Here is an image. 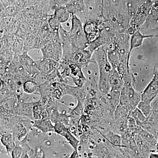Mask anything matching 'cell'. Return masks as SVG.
I'll return each mask as SVG.
<instances>
[{
  "label": "cell",
  "instance_id": "6da1fadb",
  "mask_svg": "<svg viewBox=\"0 0 158 158\" xmlns=\"http://www.w3.org/2000/svg\"><path fill=\"white\" fill-rule=\"evenodd\" d=\"M92 57L98 65L99 70V79L98 85V90L103 95H108L111 90L110 79L113 68L108 59L107 52L103 46L94 52Z\"/></svg>",
  "mask_w": 158,
  "mask_h": 158
},
{
  "label": "cell",
  "instance_id": "7a4b0ae2",
  "mask_svg": "<svg viewBox=\"0 0 158 158\" xmlns=\"http://www.w3.org/2000/svg\"><path fill=\"white\" fill-rule=\"evenodd\" d=\"M71 17V26L69 33L72 45L77 49H85L90 43L85 35L84 26L76 15H72Z\"/></svg>",
  "mask_w": 158,
  "mask_h": 158
},
{
  "label": "cell",
  "instance_id": "3957f363",
  "mask_svg": "<svg viewBox=\"0 0 158 158\" xmlns=\"http://www.w3.org/2000/svg\"><path fill=\"white\" fill-rule=\"evenodd\" d=\"M58 69L63 78L68 77L73 80L77 87L82 88L86 82L82 69L76 63L71 62L61 61Z\"/></svg>",
  "mask_w": 158,
  "mask_h": 158
},
{
  "label": "cell",
  "instance_id": "277c9868",
  "mask_svg": "<svg viewBox=\"0 0 158 158\" xmlns=\"http://www.w3.org/2000/svg\"><path fill=\"white\" fill-rule=\"evenodd\" d=\"M93 55L86 48L76 49L73 53L71 62L78 65L82 69L87 67L91 62L95 63L92 58Z\"/></svg>",
  "mask_w": 158,
  "mask_h": 158
},
{
  "label": "cell",
  "instance_id": "5b68a950",
  "mask_svg": "<svg viewBox=\"0 0 158 158\" xmlns=\"http://www.w3.org/2000/svg\"><path fill=\"white\" fill-rule=\"evenodd\" d=\"M19 61L23 68L32 78L40 73L37 68L36 61H34L28 53H23L20 55Z\"/></svg>",
  "mask_w": 158,
  "mask_h": 158
},
{
  "label": "cell",
  "instance_id": "8992f818",
  "mask_svg": "<svg viewBox=\"0 0 158 158\" xmlns=\"http://www.w3.org/2000/svg\"><path fill=\"white\" fill-rule=\"evenodd\" d=\"M158 95V77L155 74L153 78L141 93V101L151 102Z\"/></svg>",
  "mask_w": 158,
  "mask_h": 158
},
{
  "label": "cell",
  "instance_id": "52a82bcc",
  "mask_svg": "<svg viewBox=\"0 0 158 158\" xmlns=\"http://www.w3.org/2000/svg\"><path fill=\"white\" fill-rule=\"evenodd\" d=\"M84 31L89 43L94 41L101 35L103 29L99 28V24L95 21L87 22L84 25Z\"/></svg>",
  "mask_w": 158,
  "mask_h": 158
},
{
  "label": "cell",
  "instance_id": "ba28073f",
  "mask_svg": "<svg viewBox=\"0 0 158 158\" xmlns=\"http://www.w3.org/2000/svg\"><path fill=\"white\" fill-rule=\"evenodd\" d=\"M40 72L45 75L52 73L59 67V62L53 59L41 58L36 61Z\"/></svg>",
  "mask_w": 158,
  "mask_h": 158
},
{
  "label": "cell",
  "instance_id": "9c48e42d",
  "mask_svg": "<svg viewBox=\"0 0 158 158\" xmlns=\"http://www.w3.org/2000/svg\"><path fill=\"white\" fill-rule=\"evenodd\" d=\"M44 45L37 34H28L24 41L23 53H28L32 50H40Z\"/></svg>",
  "mask_w": 158,
  "mask_h": 158
},
{
  "label": "cell",
  "instance_id": "30bf717a",
  "mask_svg": "<svg viewBox=\"0 0 158 158\" xmlns=\"http://www.w3.org/2000/svg\"><path fill=\"white\" fill-rule=\"evenodd\" d=\"M158 37V35H143L140 31H137L133 34L131 40V44H130V49L128 54L127 59V65L128 68L129 69V60L131 54L133 49L137 48L141 46L143 43V40L146 38L149 37Z\"/></svg>",
  "mask_w": 158,
  "mask_h": 158
},
{
  "label": "cell",
  "instance_id": "8fae6325",
  "mask_svg": "<svg viewBox=\"0 0 158 158\" xmlns=\"http://www.w3.org/2000/svg\"><path fill=\"white\" fill-rule=\"evenodd\" d=\"M110 83L111 88L110 92L120 93L124 82L122 78L113 69L110 76Z\"/></svg>",
  "mask_w": 158,
  "mask_h": 158
},
{
  "label": "cell",
  "instance_id": "7c38bea8",
  "mask_svg": "<svg viewBox=\"0 0 158 158\" xmlns=\"http://www.w3.org/2000/svg\"><path fill=\"white\" fill-rule=\"evenodd\" d=\"M55 130L56 132L58 134L65 136V138L69 141V143L71 144L72 146L77 151L78 145L79 141L73 137L69 132L68 131L62 123H56L55 125Z\"/></svg>",
  "mask_w": 158,
  "mask_h": 158
},
{
  "label": "cell",
  "instance_id": "4fadbf2b",
  "mask_svg": "<svg viewBox=\"0 0 158 158\" xmlns=\"http://www.w3.org/2000/svg\"><path fill=\"white\" fill-rule=\"evenodd\" d=\"M70 15L65 6H57L54 9L53 15L61 23L66 22Z\"/></svg>",
  "mask_w": 158,
  "mask_h": 158
},
{
  "label": "cell",
  "instance_id": "5bb4252c",
  "mask_svg": "<svg viewBox=\"0 0 158 158\" xmlns=\"http://www.w3.org/2000/svg\"><path fill=\"white\" fill-rule=\"evenodd\" d=\"M139 135L141 137L144 141L149 144L151 147H155L156 148L157 139L154 135L148 131L140 128L139 132Z\"/></svg>",
  "mask_w": 158,
  "mask_h": 158
},
{
  "label": "cell",
  "instance_id": "9a60e30c",
  "mask_svg": "<svg viewBox=\"0 0 158 158\" xmlns=\"http://www.w3.org/2000/svg\"><path fill=\"white\" fill-rule=\"evenodd\" d=\"M15 35L8 33L1 37V48L10 50L15 40Z\"/></svg>",
  "mask_w": 158,
  "mask_h": 158
},
{
  "label": "cell",
  "instance_id": "2e32d148",
  "mask_svg": "<svg viewBox=\"0 0 158 158\" xmlns=\"http://www.w3.org/2000/svg\"><path fill=\"white\" fill-rule=\"evenodd\" d=\"M19 13V9L15 6H9L5 8L1 13V18H16Z\"/></svg>",
  "mask_w": 158,
  "mask_h": 158
},
{
  "label": "cell",
  "instance_id": "e0dca14e",
  "mask_svg": "<svg viewBox=\"0 0 158 158\" xmlns=\"http://www.w3.org/2000/svg\"><path fill=\"white\" fill-rule=\"evenodd\" d=\"M24 39L15 36V40L10 50L13 54L20 55L23 53Z\"/></svg>",
  "mask_w": 158,
  "mask_h": 158
},
{
  "label": "cell",
  "instance_id": "ac0fdd59",
  "mask_svg": "<svg viewBox=\"0 0 158 158\" xmlns=\"http://www.w3.org/2000/svg\"><path fill=\"white\" fill-rule=\"evenodd\" d=\"M40 50L42 54V58L53 59L54 45L52 41L45 44Z\"/></svg>",
  "mask_w": 158,
  "mask_h": 158
},
{
  "label": "cell",
  "instance_id": "d6986e66",
  "mask_svg": "<svg viewBox=\"0 0 158 158\" xmlns=\"http://www.w3.org/2000/svg\"><path fill=\"white\" fill-rule=\"evenodd\" d=\"M23 90L26 93L32 94L37 90L38 85L33 80H29L24 82L23 85Z\"/></svg>",
  "mask_w": 158,
  "mask_h": 158
},
{
  "label": "cell",
  "instance_id": "ffe728a7",
  "mask_svg": "<svg viewBox=\"0 0 158 158\" xmlns=\"http://www.w3.org/2000/svg\"><path fill=\"white\" fill-rule=\"evenodd\" d=\"M48 23L51 31L54 33H59L61 23L54 16L53 14L49 15Z\"/></svg>",
  "mask_w": 158,
  "mask_h": 158
},
{
  "label": "cell",
  "instance_id": "44dd1931",
  "mask_svg": "<svg viewBox=\"0 0 158 158\" xmlns=\"http://www.w3.org/2000/svg\"><path fill=\"white\" fill-rule=\"evenodd\" d=\"M151 103V102L141 101L137 107L146 117L149 116L152 112Z\"/></svg>",
  "mask_w": 158,
  "mask_h": 158
},
{
  "label": "cell",
  "instance_id": "7402d4cb",
  "mask_svg": "<svg viewBox=\"0 0 158 158\" xmlns=\"http://www.w3.org/2000/svg\"><path fill=\"white\" fill-rule=\"evenodd\" d=\"M129 116H131L138 123H142L147 121L148 118L138 108L130 113Z\"/></svg>",
  "mask_w": 158,
  "mask_h": 158
},
{
  "label": "cell",
  "instance_id": "603a6c76",
  "mask_svg": "<svg viewBox=\"0 0 158 158\" xmlns=\"http://www.w3.org/2000/svg\"><path fill=\"white\" fill-rule=\"evenodd\" d=\"M107 139L111 142V143L115 144V145L120 146L121 145V139L120 137L116 135H110L107 137Z\"/></svg>",
  "mask_w": 158,
  "mask_h": 158
},
{
  "label": "cell",
  "instance_id": "cb8c5ba5",
  "mask_svg": "<svg viewBox=\"0 0 158 158\" xmlns=\"http://www.w3.org/2000/svg\"><path fill=\"white\" fill-rule=\"evenodd\" d=\"M151 107L152 111H158V95L152 102Z\"/></svg>",
  "mask_w": 158,
  "mask_h": 158
},
{
  "label": "cell",
  "instance_id": "d4e9b609",
  "mask_svg": "<svg viewBox=\"0 0 158 158\" xmlns=\"http://www.w3.org/2000/svg\"><path fill=\"white\" fill-rule=\"evenodd\" d=\"M148 158H158V153L157 152H151L150 153Z\"/></svg>",
  "mask_w": 158,
  "mask_h": 158
},
{
  "label": "cell",
  "instance_id": "484cf974",
  "mask_svg": "<svg viewBox=\"0 0 158 158\" xmlns=\"http://www.w3.org/2000/svg\"><path fill=\"white\" fill-rule=\"evenodd\" d=\"M156 139L157 143L156 145V150L157 152L158 153V134L157 135V136Z\"/></svg>",
  "mask_w": 158,
  "mask_h": 158
},
{
  "label": "cell",
  "instance_id": "4316f807",
  "mask_svg": "<svg viewBox=\"0 0 158 158\" xmlns=\"http://www.w3.org/2000/svg\"></svg>",
  "mask_w": 158,
  "mask_h": 158
}]
</instances>
